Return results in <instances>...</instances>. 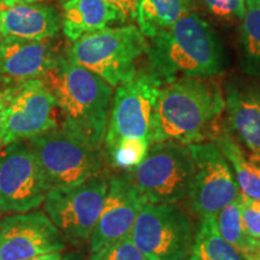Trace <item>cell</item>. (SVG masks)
<instances>
[{"label":"cell","mask_w":260,"mask_h":260,"mask_svg":"<svg viewBox=\"0 0 260 260\" xmlns=\"http://www.w3.org/2000/svg\"><path fill=\"white\" fill-rule=\"evenodd\" d=\"M242 255L246 260H260V240H249Z\"/></svg>","instance_id":"29"},{"label":"cell","mask_w":260,"mask_h":260,"mask_svg":"<svg viewBox=\"0 0 260 260\" xmlns=\"http://www.w3.org/2000/svg\"><path fill=\"white\" fill-rule=\"evenodd\" d=\"M68 243L44 211L14 213L0 220V260H25L63 252Z\"/></svg>","instance_id":"13"},{"label":"cell","mask_w":260,"mask_h":260,"mask_svg":"<svg viewBox=\"0 0 260 260\" xmlns=\"http://www.w3.org/2000/svg\"><path fill=\"white\" fill-rule=\"evenodd\" d=\"M52 39H0V81L12 84L44 79L63 56Z\"/></svg>","instance_id":"15"},{"label":"cell","mask_w":260,"mask_h":260,"mask_svg":"<svg viewBox=\"0 0 260 260\" xmlns=\"http://www.w3.org/2000/svg\"><path fill=\"white\" fill-rule=\"evenodd\" d=\"M48 190L71 187L99 175L100 151L63 126L27 140Z\"/></svg>","instance_id":"5"},{"label":"cell","mask_w":260,"mask_h":260,"mask_svg":"<svg viewBox=\"0 0 260 260\" xmlns=\"http://www.w3.org/2000/svg\"><path fill=\"white\" fill-rule=\"evenodd\" d=\"M59 2L64 3L65 0H59ZM105 2L110 3V4L115 5L119 11L122 12L123 17H124L125 22L128 19L132 21H136V14H138V4L139 0H105Z\"/></svg>","instance_id":"28"},{"label":"cell","mask_w":260,"mask_h":260,"mask_svg":"<svg viewBox=\"0 0 260 260\" xmlns=\"http://www.w3.org/2000/svg\"><path fill=\"white\" fill-rule=\"evenodd\" d=\"M89 260H146V258L132 237L128 236L93 252Z\"/></svg>","instance_id":"25"},{"label":"cell","mask_w":260,"mask_h":260,"mask_svg":"<svg viewBox=\"0 0 260 260\" xmlns=\"http://www.w3.org/2000/svg\"><path fill=\"white\" fill-rule=\"evenodd\" d=\"M191 0H139L136 22L144 37L152 39L189 14Z\"/></svg>","instance_id":"20"},{"label":"cell","mask_w":260,"mask_h":260,"mask_svg":"<svg viewBox=\"0 0 260 260\" xmlns=\"http://www.w3.org/2000/svg\"><path fill=\"white\" fill-rule=\"evenodd\" d=\"M109 181L98 175L71 187L50 189L45 195L44 212L67 243L88 242L102 212Z\"/></svg>","instance_id":"8"},{"label":"cell","mask_w":260,"mask_h":260,"mask_svg":"<svg viewBox=\"0 0 260 260\" xmlns=\"http://www.w3.org/2000/svg\"><path fill=\"white\" fill-rule=\"evenodd\" d=\"M149 146V139H122L107 148L106 153L115 168L133 170L147 155Z\"/></svg>","instance_id":"24"},{"label":"cell","mask_w":260,"mask_h":260,"mask_svg":"<svg viewBox=\"0 0 260 260\" xmlns=\"http://www.w3.org/2000/svg\"><path fill=\"white\" fill-rule=\"evenodd\" d=\"M146 54L149 71L162 86L183 77H212L224 68L218 35L194 12L149 39Z\"/></svg>","instance_id":"2"},{"label":"cell","mask_w":260,"mask_h":260,"mask_svg":"<svg viewBox=\"0 0 260 260\" xmlns=\"http://www.w3.org/2000/svg\"><path fill=\"white\" fill-rule=\"evenodd\" d=\"M214 144L218 146L234 169L240 191L251 199L260 201V161L246 154L229 133H217L214 135Z\"/></svg>","instance_id":"19"},{"label":"cell","mask_w":260,"mask_h":260,"mask_svg":"<svg viewBox=\"0 0 260 260\" xmlns=\"http://www.w3.org/2000/svg\"><path fill=\"white\" fill-rule=\"evenodd\" d=\"M237 203L246 235L260 240V201L251 199L240 191Z\"/></svg>","instance_id":"26"},{"label":"cell","mask_w":260,"mask_h":260,"mask_svg":"<svg viewBox=\"0 0 260 260\" xmlns=\"http://www.w3.org/2000/svg\"><path fill=\"white\" fill-rule=\"evenodd\" d=\"M0 214H2V213H0Z\"/></svg>","instance_id":"38"},{"label":"cell","mask_w":260,"mask_h":260,"mask_svg":"<svg viewBox=\"0 0 260 260\" xmlns=\"http://www.w3.org/2000/svg\"><path fill=\"white\" fill-rule=\"evenodd\" d=\"M61 256H63V253L61 252H52V253H46V254H41V255L34 256V258L25 259V260H60Z\"/></svg>","instance_id":"30"},{"label":"cell","mask_w":260,"mask_h":260,"mask_svg":"<svg viewBox=\"0 0 260 260\" xmlns=\"http://www.w3.org/2000/svg\"><path fill=\"white\" fill-rule=\"evenodd\" d=\"M57 104L42 80L14 83L5 116L2 145L8 146L57 128Z\"/></svg>","instance_id":"12"},{"label":"cell","mask_w":260,"mask_h":260,"mask_svg":"<svg viewBox=\"0 0 260 260\" xmlns=\"http://www.w3.org/2000/svg\"><path fill=\"white\" fill-rule=\"evenodd\" d=\"M42 81L63 116L61 126L100 151L111 111L112 87L68 56H61Z\"/></svg>","instance_id":"3"},{"label":"cell","mask_w":260,"mask_h":260,"mask_svg":"<svg viewBox=\"0 0 260 260\" xmlns=\"http://www.w3.org/2000/svg\"><path fill=\"white\" fill-rule=\"evenodd\" d=\"M145 203L129 175L110 178L102 212L89 237L90 252L130 236Z\"/></svg>","instance_id":"14"},{"label":"cell","mask_w":260,"mask_h":260,"mask_svg":"<svg viewBox=\"0 0 260 260\" xmlns=\"http://www.w3.org/2000/svg\"><path fill=\"white\" fill-rule=\"evenodd\" d=\"M216 2H219V0H203L204 4L207 6V9H209L212 4H214V3H216Z\"/></svg>","instance_id":"33"},{"label":"cell","mask_w":260,"mask_h":260,"mask_svg":"<svg viewBox=\"0 0 260 260\" xmlns=\"http://www.w3.org/2000/svg\"><path fill=\"white\" fill-rule=\"evenodd\" d=\"M254 2H256V0H245L246 5H249V4H252V3H254Z\"/></svg>","instance_id":"35"},{"label":"cell","mask_w":260,"mask_h":260,"mask_svg":"<svg viewBox=\"0 0 260 260\" xmlns=\"http://www.w3.org/2000/svg\"><path fill=\"white\" fill-rule=\"evenodd\" d=\"M60 260H84V256L77 252H70L61 256Z\"/></svg>","instance_id":"31"},{"label":"cell","mask_w":260,"mask_h":260,"mask_svg":"<svg viewBox=\"0 0 260 260\" xmlns=\"http://www.w3.org/2000/svg\"><path fill=\"white\" fill-rule=\"evenodd\" d=\"M193 159L188 146L154 142L129 177L146 203L176 204L188 197Z\"/></svg>","instance_id":"6"},{"label":"cell","mask_w":260,"mask_h":260,"mask_svg":"<svg viewBox=\"0 0 260 260\" xmlns=\"http://www.w3.org/2000/svg\"><path fill=\"white\" fill-rule=\"evenodd\" d=\"M230 130L260 161V82H229L224 89Z\"/></svg>","instance_id":"16"},{"label":"cell","mask_w":260,"mask_h":260,"mask_svg":"<svg viewBox=\"0 0 260 260\" xmlns=\"http://www.w3.org/2000/svg\"><path fill=\"white\" fill-rule=\"evenodd\" d=\"M0 39H2V35H0Z\"/></svg>","instance_id":"37"},{"label":"cell","mask_w":260,"mask_h":260,"mask_svg":"<svg viewBox=\"0 0 260 260\" xmlns=\"http://www.w3.org/2000/svg\"><path fill=\"white\" fill-rule=\"evenodd\" d=\"M239 51L240 69L248 76L260 80V0L246 5Z\"/></svg>","instance_id":"21"},{"label":"cell","mask_w":260,"mask_h":260,"mask_svg":"<svg viewBox=\"0 0 260 260\" xmlns=\"http://www.w3.org/2000/svg\"><path fill=\"white\" fill-rule=\"evenodd\" d=\"M154 107L151 144L205 142L225 107L224 93L211 77H183L164 84Z\"/></svg>","instance_id":"1"},{"label":"cell","mask_w":260,"mask_h":260,"mask_svg":"<svg viewBox=\"0 0 260 260\" xmlns=\"http://www.w3.org/2000/svg\"><path fill=\"white\" fill-rule=\"evenodd\" d=\"M48 188L27 142L5 146L0 153V213L38 210Z\"/></svg>","instance_id":"11"},{"label":"cell","mask_w":260,"mask_h":260,"mask_svg":"<svg viewBox=\"0 0 260 260\" xmlns=\"http://www.w3.org/2000/svg\"><path fill=\"white\" fill-rule=\"evenodd\" d=\"M19 2H23V0H0V3H3V4H6V5H14V4H17Z\"/></svg>","instance_id":"32"},{"label":"cell","mask_w":260,"mask_h":260,"mask_svg":"<svg viewBox=\"0 0 260 260\" xmlns=\"http://www.w3.org/2000/svg\"><path fill=\"white\" fill-rule=\"evenodd\" d=\"M162 83L151 71L136 73L121 83L112 98L104 145L110 148L122 139H149L154 107Z\"/></svg>","instance_id":"9"},{"label":"cell","mask_w":260,"mask_h":260,"mask_svg":"<svg viewBox=\"0 0 260 260\" xmlns=\"http://www.w3.org/2000/svg\"><path fill=\"white\" fill-rule=\"evenodd\" d=\"M193 159L188 197L200 218L216 216L224 206L235 201L240 189L229 161L214 142L188 145Z\"/></svg>","instance_id":"10"},{"label":"cell","mask_w":260,"mask_h":260,"mask_svg":"<svg viewBox=\"0 0 260 260\" xmlns=\"http://www.w3.org/2000/svg\"><path fill=\"white\" fill-rule=\"evenodd\" d=\"M24 3H29V4H32V3H38L40 2V0H23Z\"/></svg>","instance_id":"34"},{"label":"cell","mask_w":260,"mask_h":260,"mask_svg":"<svg viewBox=\"0 0 260 260\" xmlns=\"http://www.w3.org/2000/svg\"><path fill=\"white\" fill-rule=\"evenodd\" d=\"M146 50L145 37L130 24L83 35L73 42L68 57L115 87L134 77L136 60Z\"/></svg>","instance_id":"4"},{"label":"cell","mask_w":260,"mask_h":260,"mask_svg":"<svg viewBox=\"0 0 260 260\" xmlns=\"http://www.w3.org/2000/svg\"><path fill=\"white\" fill-rule=\"evenodd\" d=\"M191 254L198 260H246L235 247L220 236L216 216L201 218L199 229L195 233Z\"/></svg>","instance_id":"22"},{"label":"cell","mask_w":260,"mask_h":260,"mask_svg":"<svg viewBox=\"0 0 260 260\" xmlns=\"http://www.w3.org/2000/svg\"><path fill=\"white\" fill-rule=\"evenodd\" d=\"M60 18L64 35L71 42L113 22H125L122 12L105 0H65Z\"/></svg>","instance_id":"18"},{"label":"cell","mask_w":260,"mask_h":260,"mask_svg":"<svg viewBox=\"0 0 260 260\" xmlns=\"http://www.w3.org/2000/svg\"><path fill=\"white\" fill-rule=\"evenodd\" d=\"M60 27V14L53 6L24 2L14 5L0 3L2 38L44 40L56 37Z\"/></svg>","instance_id":"17"},{"label":"cell","mask_w":260,"mask_h":260,"mask_svg":"<svg viewBox=\"0 0 260 260\" xmlns=\"http://www.w3.org/2000/svg\"><path fill=\"white\" fill-rule=\"evenodd\" d=\"M12 84L2 82V81H0V148L3 147L2 139H3V133H4L6 110H8L10 96H11Z\"/></svg>","instance_id":"27"},{"label":"cell","mask_w":260,"mask_h":260,"mask_svg":"<svg viewBox=\"0 0 260 260\" xmlns=\"http://www.w3.org/2000/svg\"><path fill=\"white\" fill-rule=\"evenodd\" d=\"M216 224L220 236L242 254L252 237L247 236L243 230L237 199L216 214Z\"/></svg>","instance_id":"23"},{"label":"cell","mask_w":260,"mask_h":260,"mask_svg":"<svg viewBox=\"0 0 260 260\" xmlns=\"http://www.w3.org/2000/svg\"><path fill=\"white\" fill-rule=\"evenodd\" d=\"M186 260H198V259H197V258H195V256H194L193 254H190L189 256H188V258H187Z\"/></svg>","instance_id":"36"},{"label":"cell","mask_w":260,"mask_h":260,"mask_svg":"<svg viewBox=\"0 0 260 260\" xmlns=\"http://www.w3.org/2000/svg\"><path fill=\"white\" fill-rule=\"evenodd\" d=\"M130 237L146 260H186L195 232L189 216L176 204L145 203Z\"/></svg>","instance_id":"7"}]
</instances>
